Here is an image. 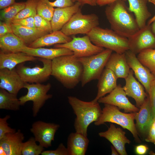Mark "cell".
<instances>
[{
	"label": "cell",
	"mask_w": 155,
	"mask_h": 155,
	"mask_svg": "<svg viewBox=\"0 0 155 155\" xmlns=\"http://www.w3.org/2000/svg\"><path fill=\"white\" fill-rule=\"evenodd\" d=\"M86 35L94 44L110 49L115 53L122 54L129 50L128 38L119 34L112 29L98 26Z\"/></svg>",
	"instance_id": "cell-4"
},
{
	"label": "cell",
	"mask_w": 155,
	"mask_h": 155,
	"mask_svg": "<svg viewBox=\"0 0 155 155\" xmlns=\"http://www.w3.org/2000/svg\"><path fill=\"white\" fill-rule=\"evenodd\" d=\"M11 24L3 21L0 22V37L8 33H13Z\"/></svg>",
	"instance_id": "cell-43"
},
{
	"label": "cell",
	"mask_w": 155,
	"mask_h": 155,
	"mask_svg": "<svg viewBox=\"0 0 155 155\" xmlns=\"http://www.w3.org/2000/svg\"><path fill=\"white\" fill-rule=\"evenodd\" d=\"M59 127L57 124L38 121L33 123L30 131L39 144L47 148L51 146L55 133Z\"/></svg>",
	"instance_id": "cell-12"
},
{
	"label": "cell",
	"mask_w": 155,
	"mask_h": 155,
	"mask_svg": "<svg viewBox=\"0 0 155 155\" xmlns=\"http://www.w3.org/2000/svg\"><path fill=\"white\" fill-rule=\"evenodd\" d=\"M82 5L77 1L71 6L55 8L51 21L53 31L61 30L72 16L81 9Z\"/></svg>",
	"instance_id": "cell-19"
},
{
	"label": "cell",
	"mask_w": 155,
	"mask_h": 155,
	"mask_svg": "<svg viewBox=\"0 0 155 155\" xmlns=\"http://www.w3.org/2000/svg\"><path fill=\"white\" fill-rule=\"evenodd\" d=\"M38 59L42 62V67H30L24 63L16 66V71L25 83H42L49 79L52 72V60L40 58Z\"/></svg>",
	"instance_id": "cell-9"
},
{
	"label": "cell",
	"mask_w": 155,
	"mask_h": 155,
	"mask_svg": "<svg viewBox=\"0 0 155 155\" xmlns=\"http://www.w3.org/2000/svg\"><path fill=\"white\" fill-rule=\"evenodd\" d=\"M0 155H6L5 152L3 149L0 146Z\"/></svg>",
	"instance_id": "cell-51"
},
{
	"label": "cell",
	"mask_w": 155,
	"mask_h": 155,
	"mask_svg": "<svg viewBox=\"0 0 155 155\" xmlns=\"http://www.w3.org/2000/svg\"><path fill=\"white\" fill-rule=\"evenodd\" d=\"M125 133L122 129L116 127L111 124L107 130L98 133L99 136L105 138L112 144L120 155H127L125 145L131 141L125 135Z\"/></svg>",
	"instance_id": "cell-16"
},
{
	"label": "cell",
	"mask_w": 155,
	"mask_h": 155,
	"mask_svg": "<svg viewBox=\"0 0 155 155\" xmlns=\"http://www.w3.org/2000/svg\"><path fill=\"white\" fill-rule=\"evenodd\" d=\"M51 5L53 7L63 8L71 6L73 5V2L71 0H56L50 2Z\"/></svg>",
	"instance_id": "cell-42"
},
{
	"label": "cell",
	"mask_w": 155,
	"mask_h": 155,
	"mask_svg": "<svg viewBox=\"0 0 155 155\" xmlns=\"http://www.w3.org/2000/svg\"><path fill=\"white\" fill-rule=\"evenodd\" d=\"M139 108L135 113V126L142 133L145 134L148 133L153 119L148 95Z\"/></svg>",
	"instance_id": "cell-24"
},
{
	"label": "cell",
	"mask_w": 155,
	"mask_h": 155,
	"mask_svg": "<svg viewBox=\"0 0 155 155\" xmlns=\"http://www.w3.org/2000/svg\"><path fill=\"white\" fill-rule=\"evenodd\" d=\"M99 25V19L96 14H83L80 9L75 13L61 30L66 35L87 34Z\"/></svg>",
	"instance_id": "cell-7"
},
{
	"label": "cell",
	"mask_w": 155,
	"mask_h": 155,
	"mask_svg": "<svg viewBox=\"0 0 155 155\" xmlns=\"http://www.w3.org/2000/svg\"><path fill=\"white\" fill-rule=\"evenodd\" d=\"M51 87L49 83L44 84L25 83L24 88L27 89L28 92L26 95L19 98L21 105H24L28 101H32L33 115L36 117L46 101L52 98V94H47Z\"/></svg>",
	"instance_id": "cell-8"
},
{
	"label": "cell",
	"mask_w": 155,
	"mask_h": 155,
	"mask_svg": "<svg viewBox=\"0 0 155 155\" xmlns=\"http://www.w3.org/2000/svg\"><path fill=\"white\" fill-rule=\"evenodd\" d=\"M72 39L70 36H67L61 30L53 31L39 38L28 45L32 48L42 47L49 46L58 44L67 43Z\"/></svg>",
	"instance_id": "cell-26"
},
{
	"label": "cell",
	"mask_w": 155,
	"mask_h": 155,
	"mask_svg": "<svg viewBox=\"0 0 155 155\" xmlns=\"http://www.w3.org/2000/svg\"><path fill=\"white\" fill-rule=\"evenodd\" d=\"M148 149V147L146 145L141 144L135 147V151L136 154L142 155L146 153Z\"/></svg>",
	"instance_id": "cell-44"
},
{
	"label": "cell",
	"mask_w": 155,
	"mask_h": 155,
	"mask_svg": "<svg viewBox=\"0 0 155 155\" xmlns=\"http://www.w3.org/2000/svg\"><path fill=\"white\" fill-rule=\"evenodd\" d=\"M148 94L154 118L155 117V79L151 84L150 90Z\"/></svg>",
	"instance_id": "cell-40"
},
{
	"label": "cell",
	"mask_w": 155,
	"mask_h": 155,
	"mask_svg": "<svg viewBox=\"0 0 155 155\" xmlns=\"http://www.w3.org/2000/svg\"><path fill=\"white\" fill-rule=\"evenodd\" d=\"M13 32L28 45L41 37L49 34L36 28L26 27L11 23Z\"/></svg>",
	"instance_id": "cell-28"
},
{
	"label": "cell",
	"mask_w": 155,
	"mask_h": 155,
	"mask_svg": "<svg viewBox=\"0 0 155 155\" xmlns=\"http://www.w3.org/2000/svg\"><path fill=\"white\" fill-rule=\"evenodd\" d=\"M96 2V0H94Z\"/></svg>",
	"instance_id": "cell-54"
},
{
	"label": "cell",
	"mask_w": 155,
	"mask_h": 155,
	"mask_svg": "<svg viewBox=\"0 0 155 155\" xmlns=\"http://www.w3.org/2000/svg\"><path fill=\"white\" fill-rule=\"evenodd\" d=\"M127 96L123 87L119 84L108 94L100 98L98 102L116 106L126 113L138 112L139 108L130 102Z\"/></svg>",
	"instance_id": "cell-14"
},
{
	"label": "cell",
	"mask_w": 155,
	"mask_h": 155,
	"mask_svg": "<svg viewBox=\"0 0 155 155\" xmlns=\"http://www.w3.org/2000/svg\"><path fill=\"white\" fill-rule=\"evenodd\" d=\"M141 63L153 75L155 78V49L145 50L137 54Z\"/></svg>",
	"instance_id": "cell-32"
},
{
	"label": "cell",
	"mask_w": 155,
	"mask_h": 155,
	"mask_svg": "<svg viewBox=\"0 0 155 155\" xmlns=\"http://www.w3.org/2000/svg\"><path fill=\"white\" fill-rule=\"evenodd\" d=\"M49 0H39L37 7V13L51 21L55 8L50 3Z\"/></svg>",
	"instance_id": "cell-35"
},
{
	"label": "cell",
	"mask_w": 155,
	"mask_h": 155,
	"mask_svg": "<svg viewBox=\"0 0 155 155\" xmlns=\"http://www.w3.org/2000/svg\"><path fill=\"white\" fill-rule=\"evenodd\" d=\"M120 0H96V4L100 6H103L104 5H108L116 1ZM125 1H126V0H121Z\"/></svg>",
	"instance_id": "cell-46"
},
{
	"label": "cell",
	"mask_w": 155,
	"mask_h": 155,
	"mask_svg": "<svg viewBox=\"0 0 155 155\" xmlns=\"http://www.w3.org/2000/svg\"><path fill=\"white\" fill-rule=\"evenodd\" d=\"M133 74V71L131 69L125 79V83L123 88L127 95L134 100L136 106L139 108L148 95L145 92L143 86L136 80Z\"/></svg>",
	"instance_id": "cell-17"
},
{
	"label": "cell",
	"mask_w": 155,
	"mask_h": 155,
	"mask_svg": "<svg viewBox=\"0 0 155 155\" xmlns=\"http://www.w3.org/2000/svg\"><path fill=\"white\" fill-rule=\"evenodd\" d=\"M39 0H27L24 8L15 16L13 20L34 17L37 13V7Z\"/></svg>",
	"instance_id": "cell-34"
},
{
	"label": "cell",
	"mask_w": 155,
	"mask_h": 155,
	"mask_svg": "<svg viewBox=\"0 0 155 155\" xmlns=\"http://www.w3.org/2000/svg\"><path fill=\"white\" fill-rule=\"evenodd\" d=\"M104 107L98 120L94 122L96 126L106 122L115 123L129 131L136 142L140 143L139 134L134 122L135 113H127L121 112L117 107L108 104H104Z\"/></svg>",
	"instance_id": "cell-5"
},
{
	"label": "cell",
	"mask_w": 155,
	"mask_h": 155,
	"mask_svg": "<svg viewBox=\"0 0 155 155\" xmlns=\"http://www.w3.org/2000/svg\"><path fill=\"white\" fill-rule=\"evenodd\" d=\"M11 23L28 28H36L34 24V17L13 20Z\"/></svg>",
	"instance_id": "cell-38"
},
{
	"label": "cell",
	"mask_w": 155,
	"mask_h": 155,
	"mask_svg": "<svg viewBox=\"0 0 155 155\" xmlns=\"http://www.w3.org/2000/svg\"><path fill=\"white\" fill-rule=\"evenodd\" d=\"M73 2H74L75 1H76V0H71Z\"/></svg>",
	"instance_id": "cell-53"
},
{
	"label": "cell",
	"mask_w": 155,
	"mask_h": 155,
	"mask_svg": "<svg viewBox=\"0 0 155 155\" xmlns=\"http://www.w3.org/2000/svg\"><path fill=\"white\" fill-rule=\"evenodd\" d=\"M42 155H68L67 148L64 144L60 143L57 148L53 150L43 151L42 153Z\"/></svg>",
	"instance_id": "cell-39"
},
{
	"label": "cell",
	"mask_w": 155,
	"mask_h": 155,
	"mask_svg": "<svg viewBox=\"0 0 155 155\" xmlns=\"http://www.w3.org/2000/svg\"><path fill=\"white\" fill-rule=\"evenodd\" d=\"M34 24L36 28L49 33L53 32L51 21L37 13L34 17Z\"/></svg>",
	"instance_id": "cell-36"
},
{
	"label": "cell",
	"mask_w": 155,
	"mask_h": 155,
	"mask_svg": "<svg viewBox=\"0 0 155 155\" xmlns=\"http://www.w3.org/2000/svg\"><path fill=\"white\" fill-rule=\"evenodd\" d=\"M129 50L137 55L148 49H155V36L150 25L146 24L128 38Z\"/></svg>",
	"instance_id": "cell-11"
},
{
	"label": "cell",
	"mask_w": 155,
	"mask_h": 155,
	"mask_svg": "<svg viewBox=\"0 0 155 155\" xmlns=\"http://www.w3.org/2000/svg\"><path fill=\"white\" fill-rule=\"evenodd\" d=\"M155 20V15L148 21L147 24L150 25Z\"/></svg>",
	"instance_id": "cell-50"
},
{
	"label": "cell",
	"mask_w": 155,
	"mask_h": 155,
	"mask_svg": "<svg viewBox=\"0 0 155 155\" xmlns=\"http://www.w3.org/2000/svg\"><path fill=\"white\" fill-rule=\"evenodd\" d=\"M16 0H0V9H2L15 3Z\"/></svg>",
	"instance_id": "cell-45"
},
{
	"label": "cell",
	"mask_w": 155,
	"mask_h": 155,
	"mask_svg": "<svg viewBox=\"0 0 155 155\" xmlns=\"http://www.w3.org/2000/svg\"><path fill=\"white\" fill-rule=\"evenodd\" d=\"M10 118L9 115H7L3 118H0V139L7 133L16 131L15 129L11 128L9 126L7 120Z\"/></svg>",
	"instance_id": "cell-37"
},
{
	"label": "cell",
	"mask_w": 155,
	"mask_h": 155,
	"mask_svg": "<svg viewBox=\"0 0 155 155\" xmlns=\"http://www.w3.org/2000/svg\"><path fill=\"white\" fill-rule=\"evenodd\" d=\"M17 95L10 93L6 90L0 89V109L17 111L21 105Z\"/></svg>",
	"instance_id": "cell-30"
},
{
	"label": "cell",
	"mask_w": 155,
	"mask_h": 155,
	"mask_svg": "<svg viewBox=\"0 0 155 155\" xmlns=\"http://www.w3.org/2000/svg\"><path fill=\"white\" fill-rule=\"evenodd\" d=\"M81 3L82 5L87 4L92 6H94L97 5L96 2L94 0H76Z\"/></svg>",
	"instance_id": "cell-47"
},
{
	"label": "cell",
	"mask_w": 155,
	"mask_h": 155,
	"mask_svg": "<svg viewBox=\"0 0 155 155\" xmlns=\"http://www.w3.org/2000/svg\"><path fill=\"white\" fill-rule=\"evenodd\" d=\"M127 0L129 10L134 13L140 29L143 28L152 15L147 7L148 0Z\"/></svg>",
	"instance_id": "cell-27"
},
{
	"label": "cell",
	"mask_w": 155,
	"mask_h": 155,
	"mask_svg": "<svg viewBox=\"0 0 155 155\" xmlns=\"http://www.w3.org/2000/svg\"><path fill=\"white\" fill-rule=\"evenodd\" d=\"M89 142L87 136L76 131L71 133L67 142L68 155H85Z\"/></svg>",
	"instance_id": "cell-25"
},
{
	"label": "cell",
	"mask_w": 155,
	"mask_h": 155,
	"mask_svg": "<svg viewBox=\"0 0 155 155\" xmlns=\"http://www.w3.org/2000/svg\"><path fill=\"white\" fill-rule=\"evenodd\" d=\"M105 13L111 29L122 36L128 38L140 29L125 1L118 0L108 5Z\"/></svg>",
	"instance_id": "cell-1"
},
{
	"label": "cell",
	"mask_w": 155,
	"mask_h": 155,
	"mask_svg": "<svg viewBox=\"0 0 155 155\" xmlns=\"http://www.w3.org/2000/svg\"><path fill=\"white\" fill-rule=\"evenodd\" d=\"M26 44L19 37L13 33L0 37L1 51L5 53L20 52Z\"/></svg>",
	"instance_id": "cell-29"
},
{
	"label": "cell",
	"mask_w": 155,
	"mask_h": 155,
	"mask_svg": "<svg viewBox=\"0 0 155 155\" xmlns=\"http://www.w3.org/2000/svg\"><path fill=\"white\" fill-rule=\"evenodd\" d=\"M20 52L33 57L51 60L61 56L71 55L73 54L72 51L65 48L50 49L42 47L32 48L27 45L23 48Z\"/></svg>",
	"instance_id": "cell-20"
},
{
	"label": "cell",
	"mask_w": 155,
	"mask_h": 155,
	"mask_svg": "<svg viewBox=\"0 0 155 155\" xmlns=\"http://www.w3.org/2000/svg\"><path fill=\"white\" fill-rule=\"evenodd\" d=\"M54 47L67 48L73 52V55L77 58L95 55L105 49L93 44L87 35L82 37H73L70 42L55 44Z\"/></svg>",
	"instance_id": "cell-10"
},
{
	"label": "cell",
	"mask_w": 155,
	"mask_h": 155,
	"mask_svg": "<svg viewBox=\"0 0 155 155\" xmlns=\"http://www.w3.org/2000/svg\"><path fill=\"white\" fill-rule=\"evenodd\" d=\"M25 82L17 72L16 68L9 70L0 69V88L16 95L24 88Z\"/></svg>",
	"instance_id": "cell-15"
},
{
	"label": "cell",
	"mask_w": 155,
	"mask_h": 155,
	"mask_svg": "<svg viewBox=\"0 0 155 155\" xmlns=\"http://www.w3.org/2000/svg\"><path fill=\"white\" fill-rule=\"evenodd\" d=\"M117 79L112 70L105 68L98 79L97 94L92 101L98 102L100 98L113 91L117 85Z\"/></svg>",
	"instance_id": "cell-21"
},
{
	"label": "cell",
	"mask_w": 155,
	"mask_h": 155,
	"mask_svg": "<svg viewBox=\"0 0 155 155\" xmlns=\"http://www.w3.org/2000/svg\"><path fill=\"white\" fill-rule=\"evenodd\" d=\"M127 63L136 78L143 86L148 94L152 82L155 79L150 70L138 59L136 55L129 50L125 53Z\"/></svg>",
	"instance_id": "cell-13"
},
{
	"label": "cell",
	"mask_w": 155,
	"mask_h": 155,
	"mask_svg": "<svg viewBox=\"0 0 155 155\" xmlns=\"http://www.w3.org/2000/svg\"><path fill=\"white\" fill-rule=\"evenodd\" d=\"M105 68L111 69L118 78L125 79L130 69L127 63L125 53H112L110 56Z\"/></svg>",
	"instance_id": "cell-22"
},
{
	"label": "cell",
	"mask_w": 155,
	"mask_h": 155,
	"mask_svg": "<svg viewBox=\"0 0 155 155\" xmlns=\"http://www.w3.org/2000/svg\"><path fill=\"white\" fill-rule=\"evenodd\" d=\"M38 58L23 52L5 53L0 51V69L12 70L20 64L28 61H34Z\"/></svg>",
	"instance_id": "cell-23"
},
{
	"label": "cell",
	"mask_w": 155,
	"mask_h": 155,
	"mask_svg": "<svg viewBox=\"0 0 155 155\" xmlns=\"http://www.w3.org/2000/svg\"><path fill=\"white\" fill-rule=\"evenodd\" d=\"M34 137H30L27 141L23 142L22 148V155H39L44 151V148L36 144Z\"/></svg>",
	"instance_id": "cell-33"
},
{
	"label": "cell",
	"mask_w": 155,
	"mask_h": 155,
	"mask_svg": "<svg viewBox=\"0 0 155 155\" xmlns=\"http://www.w3.org/2000/svg\"><path fill=\"white\" fill-rule=\"evenodd\" d=\"M111 155H118L119 154L117 150L113 146H111Z\"/></svg>",
	"instance_id": "cell-48"
},
{
	"label": "cell",
	"mask_w": 155,
	"mask_h": 155,
	"mask_svg": "<svg viewBox=\"0 0 155 155\" xmlns=\"http://www.w3.org/2000/svg\"><path fill=\"white\" fill-rule=\"evenodd\" d=\"M150 25L152 32L155 36V20Z\"/></svg>",
	"instance_id": "cell-49"
},
{
	"label": "cell",
	"mask_w": 155,
	"mask_h": 155,
	"mask_svg": "<svg viewBox=\"0 0 155 155\" xmlns=\"http://www.w3.org/2000/svg\"><path fill=\"white\" fill-rule=\"evenodd\" d=\"M148 2L151 3L155 5V0H148Z\"/></svg>",
	"instance_id": "cell-52"
},
{
	"label": "cell",
	"mask_w": 155,
	"mask_h": 155,
	"mask_svg": "<svg viewBox=\"0 0 155 155\" xmlns=\"http://www.w3.org/2000/svg\"><path fill=\"white\" fill-rule=\"evenodd\" d=\"M112 51L106 49L97 54L78 58L83 67L81 80L82 87L92 80L99 79Z\"/></svg>",
	"instance_id": "cell-6"
},
{
	"label": "cell",
	"mask_w": 155,
	"mask_h": 155,
	"mask_svg": "<svg viewBox=\"0 0 155 155\" xmlns=\"http://www.w3.org/2000/svg\"><path fill=\"white\" fill-rule=\"evenodd\" d=\"M69 103L76 115L74 126L75 131L87 136L89 125L96 121L102 110L98 102H86L75 96H68Z\"/></svg>",
	"instance_id": "cell-3"
},
{
	"label": "cell",
	"mask_w": 155,
	"mask_h": 155,
	"mask_svg": "<svg viewBox=\"0 0 155 155\" xmlns=\"http://www.w3.org/2000/svg\"><path fill=\"white\" fill-rule=\"evenodd\" d=\"M148 133L145 141L148 142L152 143L155 145V117L153 119Z\"/></svg>",
	"instance_id": "cell-41"
},
{
	"label": "cell",
	"mask_w": 155,
	"mask_h": 155,
	"mask_svg": "<svg viewBox=\"0 0 155 155\" xmlns=\"http://www.w3.org/2000/svg\"><path fill=\"white\" fill-rule=\"evenodd\" d=\"M25 2H15L2 9L0 11V19L3 22L11 23V22L25 6Z\"/></svg>",
	"instance_id": "cell-31"
},
{
	"label": "cell",
	"mask_w": 155,
	"mask_h": 155,
	"mask_svg": "<svg viewBox=\"0 0 155 155\" xmlns=\"http://www.w3.org/2000/svg\"><path fill=\"white\" fill-rule=\"evenodd\" d=\"M83 72L82 64L73 54L52 60L51 75L67 88L72 89L77 86L81 81Z\"/></svg>",
	"instance_id": "cell-2"
},
{
	"label": "cell",
	"mask_w": 155,
	"mask_h": 155,
	"mask_svg": "<svg viewBox=\"0 0 155 155\" xmlns=\"http://www.w3.org/2000/svg\"><path fill=\"white\" fill-rule=\"evenodd\" d=\"M24 136L20 129L14 133L5 134L0 139V146L6 155H21V150Z\"/></svg>",
	"instance_id": "cell-18"
}]
</instances>
